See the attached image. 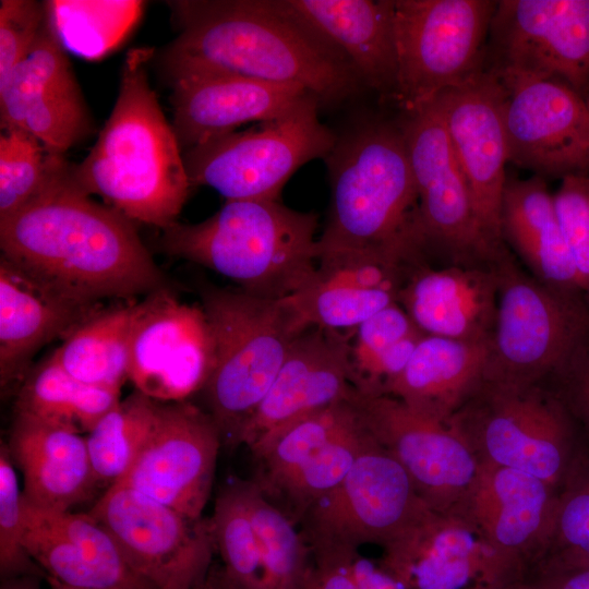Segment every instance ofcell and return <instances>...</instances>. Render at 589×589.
Returning <instances> with one entry per match:
<instances>
[{"mask_svg":"<svg viewBox=\"0 0 589 589\" xmlns=\"http://www.w3.org/2000/svg\"><path fill=\"white\" fill-rule=\"evenodd\" d=\"M418 194L421 251L435 267H493L508 252L478 217L440 112L432 103L400 120Z\"/></svg>","mask_w":589,"mask_h":589,"instance_id":"30bf717a","label":"cell"},{"mask_svg":"<svg viewBox=\"0 0 589 589\" xmlns=\"http://www.w3.org/2000/svg\"><path fill=\"white\" fill-rule=\"evenodd\" d=\"M200 297L214 342L213 369L201 394L223 445L232 449L293 340L309 327L287 298L213 285L201 286Z\"/></svg>","mask_w":589,"mask_h":589,"instance_id":"8992f818","label":"cell"},{"mask_svg":"<svg viewBox=\"0 0 589 589\" xmlns=\"http://www.w3.org/2000/svg\"><path fill=\"white\" fill-rule=\"evenodd\" d=\"M490 342L424 335L383 388L416 411L447 422L484 380Z\"/></svg>","mask_w":589,"mask_h":589,"instance_id":"1f68e13d","label":"cell"},{"mask_svg":"<svg viewBox=\"0 0 589 589\" xmlns=\"http://www.w3.org/2000/svg\"><path fill=\"white\" fill-rule=\"evenodd\" d=\"M223 440L211 414L190 400L160 402L152 433L117 483L200 520L211 497Z\"/></svg>","mask_w":589,"mask_h":589,"instance_id":"ac0fdd59","label":"cell"},{"mask_svg":"<svg viewBox=\"0 0 589 589\" xmlns=\"http://www.w3.org/2000/svg\"><path fill=\"white\" fill-rule=\"evenodd\" d=\"M587 567H589V460L582 455L557 491L548 541L524 580L539 575Z\"/></svg>","mask_w":589,"mask_h":589,"instance_id":"ab89813d","label":"cell"},{"mask_svg":"<svg viewBox=\"0 0 589 589\" xmlns=\"http://www.w3.org/2000/svg\"><path fill=\"white\" fill-rule=\"evenodd\" d=\"M208 519L226 577L237 589H261V552L249 514L244 480H235L219 490Z\"/></svg>","mask_w":589,"mask_h":589,"instance_id":"60d3db41","label":"cell"},{"mask_svg":"<svg viewBox=\"0 0 589 589\" xmlns=\"http://www.w3.org/2000/svg\"><path fill=\"white\" fill-rule=\"evenodd\" d=\"M497 74L560 81L589 97V0H501L489 31Z\"/></svg>","mask_w":589,"mask_h":589,"instance_id":"5bb4252c","label":"cell"},{"mask_svg":"<svg viewBox=\"0 0 589 589\" xmlns=\"http://www.w3.org/2000/svg\"><path fill=\"white\" fill-rule=\"evenodd\" d=\"M302 23L339 49L363 85L395 100L394 0H283Z\"/></svg>","mask_w":589,"mask_h":589,"instance_id":"f1b7e54d","label":"cell"},{"mask_svg":"<svg viewBox=\"0 0 589 589\" xmlns=\"http://www.w3.org/2000/svg\"><path fill=\"white\" fill-rule=\"evenodd\" d=\"M495 74L508 160L540 177L589 175L587 99L556 80Z\"/></svg>","mask_w":589,"mask_h":589,"instance_id":"e0dca14e","label":"cell"},{"mask_svg":"<svg viewBox=\"0 0 589 589\" xmlns=\"http://www.w3.org/2000/svg\"><path fill=\"white\" fill-rule=\"evenodd\" d=\"M7 446L23 476V497L37 507L71 510L99 488L86 437L75 431L13 413Z\"/></svg>","mask_w":589,"mask_h":589,"instance_id":"83f0119b","label":"cell"},{"mask_svg":"<svg viewBox=\"0 0 589 589\" xmlns=\"http://www.w3.org/2000/svg\"><path fill=\"white\" fill-rule=\"evenodd\" d=\"M522 582L529 589H589V567L539 575Z\"/></svg>","mask_w":589,"mask_h":589,"instance_id":"f907efd6","label":"cell"},{"mask_svg":"<svg viewBox=\"0 0 589 589\" xmlns=\"http://www.w3.org/2000/svg\"><path fill=\"white\" fill-rule=\"evenodd\" d=\"M134 303L99 306L52 351L59 365L92 386L120 392L129 380Z\"/></svg>","mask_w":589,"mask_h":589,"instance_id":"d6a6232c","label":"cell"},{"mask_svg":"<svg viewBox=\"0 0 589 589\" xmlns=\"http://www.w3.org/2000/svg\"><path fill=\"white\" fill-rule=\"evenodd\" d=\"M344 332L309 327L292 342L267 394L244 424L239 446L333 404L354 390L351 342Z\"/></svg>","mask_w":589,"mask_h":589,"instance_id":"cb8c5ba5","label":"cell"},{"mask_svg":"<svg viewBox=\"0 0 589 589\" xmlns=\"http://www.w3.org/2000/svg\"><path fill=\"white\" fill-rule=\"evenodd\" d=\"M498 277L493 267L417 266L397 303L425 335L490 342L496 322Z\"/></svg>","mask_w":589,"mask_h":589,"instance_id":"4316f807","label":"cell"},{"mask_svg":"<svg viewBox=\"0 0 589 589\" xmlns=\"http://www.w3.org/2000/svg\"><path fill=\"white\" fill-rule=\"evenodd\" d=\"M38 576L23 575L4 579L0 589H40Z\"/></svg>","mask_w":589,"mask_h":589,"instance_id":"f5cc1de1","label":"cell"},{"mask_svg":"<svg viewBox=\"0 0 589 589\" xmlns=\"http://www.w3.org/2000/svg\"><path fill=\"white\" fill-rule=\"evenodd\" d=\"M309 94L285 113L183 152L192 185H207L226 201L278 200L304 164L326 158L337 136L318 119Z\"/></svg>","mask_w":589,"mask_h":589,"instance_id":"9c48e42d","label":"cell"},{"mask_svg":"<svg viewBox=\"0 0 589 589\" xmlns=\"http://www.w3.org/2000/svg\"><path fill=\"white\" fill-rule=\"evenodd\" d=\"M49 25L62 47L87 59L105 56L142 14V1H46Z\"/></svg>","mask_w":589,"mask_h":589,"instance_id":"74e56055","label":"cell"},{"mask_svg":"<svg viewBox=\"0 0 589 589\" xmlns=\"http://www.w3.org/2000/svg\"><path fill=\"white\" fill-rule=\"evenodd\" d=\"M330 205L316 241L317 265L356 260L426 262L418 194L400 123L363 122L337 137L325 158Z\"/></svg>","mask_w":589,"mask_h":589,"instance_id":"3957f363","label":"cell"},{"mask_svg":"<svg viewBox=\"0 0 589 589\" xmlns=\"http://www.w3.org/2000/svg\"><path fill=\"white\" fill-rule=\"evenodd\" d=\"M169 83L172 128L184 151L235 132L247 122L274 119L311 94L298 85L227 73L187 74Z\"/></svg>","mask_w":589,"mask_h":589,"instance_id":"d4e9b609","label":"cell"},{"mask_svg":"<svg viewBox=\"0 0 589 589\" xmlns=\"http://www.w3.org/2000/svg\"><path fill=\"white\" fill-rule=\"evenodd\" d=\"M244 492L261 552V589H302L311 550L300 529L253 480H244Z\"/></svg>","mask_w":589,"mask_h":589,"instance_id":"8d00e7d4","label":"cell"},{"mask_svg":"<svg viewBox=\"0 0 589 589\" xmlns=\"http://www.w3.org/2000/svg\"><path fill=\"white\" fill-rule=\"evenodd\" d=\"M119 401L120 392L74 378L51 352L25 376L16 390L13 413L87 434Z\"/></svg>","mask_w":589,"mask_h":589,"instance_id":"836d02e7","label":"cell"},{"mask_svg":"<svg viewBox=\"0 0 589 589\" xmlns=\"http://www.w3.org/2000/svg\"><path fill=\"white\" fill-rule=\"evenodd\" d=\"M352 574L358 589H407L380 564L376 566L359 552L352 560Z\"/></svg>","mask_w":589,"mask_h":589,"instance_id":"681fc988","label":"cell"},{"mask_svg":"<svg viewBox=\"0 0 589 589\" xmlns=\"http://www.w3.org/2000/svg\"><path fill=\"white\" fill-rule=\"evenodd\" d=\"M168 4L179 29L159 57L169 81L194 73H227L302 86L320 104L344 100L363 84L345 55L296 17L283 0Z\"/></svg>","mask_w":589,"mask_h":589,"instance_id":"7a4b0ae2","label":"cell"},{"mask_svg":"<svg viewBox=\"0 0 589 589\" xmlns=\"http://www.w3.org/2000/svg\"><path fill=\"white\" fill-rule=\"evenodd\" d=\"M500 224L504 243L524 261L531 276L562 292L584 298L554 195L543 177L506 178Z\"/></svg>","mask_w":589,"mask_h":589,"instance_id":"f546056e","label":"cell"},{"mask_svg":"<svg viewBox=\"0 0 589 589\" xmlns=\"http://www.w3.org/2000/svg\"><path fill=\"white\" fill-rule=\"evenodd\" d=\"M195 589H237L226 577L221 566L209 567L204 578L196 585Z\"/></svg>","mask_w":589,"mask_h":589,"instance_id":"816d5d0a","label":"cell"},{"mask_svg":"<svg viewBox=\"0 0 589 589\" xmlns=\"http://www.w3.org/2000/svg\"><path fill=\"white\" fill-rule=\"evenodd\" d=\"M23 491L7 443L0 445V573L7 579L45 575L23 545Z\"/></svg>","mask_w":589,"mask_h":589,"instance_id":"ee69618b","label":"cell"},{"mask_svg":"<svg viewBox=\"0 0 589 589\" xmlns=\"http://www.w3.org/2000/svg\"><path fill=\"white\" fill-rule=\"evenodd\" d=\"M159 404L135 389L86 434L98 486L108 489L129 472L152 433Z\"/></svg>","mask_w":589,"mask_h":589,"instance_id":"d590c367","label":"cell"},{"mask_svg":"<svg viewBox=\"0 0 589 589\" xmlns=\"http://www.w3.org/2000/svg\"><path fill=\"white\" fill-rule=\"evenodd\" d=\"M495 269L497 314L484 377L543 383L589 342V304L524 272L509 251Z\"/></svg>","mask_w":589,"mask_h":589,"instance_id":"ba28073f","label":"cell"},{"mask_svg":"<svg viewBox=\"0 0 589 589\" xmlns=\"http://www.w3.org/2000/svg\"><path fill=\"white\" fill-rule=\"evenodd\" d=\"M431 510L404 468L370 435L353 467L299 520L311 555L382 548Z\"/></svg>","mask_w":589,"mask_h":589,"instance_id":"7c38bea8","label":"cell"},{"mask_svg":"<svg viewBox=\"0 0 589 589\" xmlns=\"http://www.w3.org/2000/svg\"><path fill=\"white\" fill-rule=\"evenodd\" d=\"M23 516L24 549L46 577L79 589H156L88 513L46 509L23 497Z\"/></svg>","mask_w":589,"mask_h":589,"instance_id":"603a6c76","label":"cell"},{"mask_svg":"<svg viewBox=\"0 0 589 589\" xmlns=\"http://www.w3.org/2000/svg\"><path fill=\"white\" fill-rule=\"evenodd\" d=\"M418 332L421 330L397 302L360 324L351 342L354 387L369 390L381 361L398 342Z\"/></svg>","mask_w":589,"mask_h":589,"instance_id":"7bdbcfd3","label":"cell"},{"mask_svg":"<svg viewBox=\"0 0 589 589\" xmlns=\"http://www.w3.org/2000/svg\"><path fill=\"white\" fill-rule=\"evenodd\" d=\"M383 550L380 565L407 589H476L520 581L456 515L429 510Z\"/></svg>","mask_w":589,"mask_h":589,"instance_id":"44dd1931","label":"cell"},{"mask_svg":"<svg viewBox=\"0 0 589 589\" xmlns=\"http://www.w3.org/2000/svg\"><path fill=\"white\" fill-rule=\"evenodd\" d=\"M553 195L580 290L589 304V175L563 177Z\"/></svg>","mask_w":589,"mask_h":589,"instance_id":"f6af8a7d","label":"cell"},{"mask_svg":"<svg viewBox=\"0 0 589 589\" xmlns=\"http://www.w3.org/2000/svg\"><path fill=\"white\" fill-rule=\"evenodd\" d=\"M0 135V220L39 196L65 169L64 155L47 149L22 130H2Z\"/></svg>","mask_w":589,"mask_h":589,"instance_id":"b9f144b4","label":"cell"},{"mask_svg":"<svg viewBox=\"0 0 589 589\" xmlns=\"http://www.w3.org/2000/svg\"><path fill=\"white\" fill-rule=\"evenodd\" d=\"M351 400L361 425L404 468L424 504L453 515L480 466L466 441L449 423L393 396L354 387Z\"/></svg>","mask_w":589,"mask_h":589,"instance_id":"4fadbf2b","label":"cell"},{"mask_svg":"<svg viewBox=\"0 0 589 589\" xmlns=\"http://www.w3.org/2000/svg\"><path fill=\"white\" fill-rule=\"evenodd\" d=\"M410 267L375 260L317 266L313 283L287 299L308 327L354 332L397 302Z\"/></svg>","mask_w":589,"mask_h":589,"instance_id":"4dcf8cb0","label":"cell"},{"mask_svg":"<svg viewBox=\"0 0 589 589\" xmlns=\"http://www.w3.org/2000/svg\"><path fill=\"white\" fill-rule=\"evenodd\" d=\"M495 7L490 0H394L395 101L404 113L431 105L484 68Z\"/></svg>","mask_w":589,"mask_h":589,"instance_id":"8fae6325","label":"cell"},{"mask_svg":"<svg viewBox=\"0 0 589 589\" xmlns=\"http://www.w3.org/2000/svg\"><path fill=\"white\" fill-rule=\"evenodd\" d=\"M153 56L148 47L129 50L111 113L71 172L80 189L101 196L133 223L165 229L177 223L193 185L172 124L148 82Z\"/></svg>","mask_w":589,"mask_h":589,"instance_id":"277c9868","label":"cell"},{"mask_svg":"<svg viewBox=\"0 0 589 589\" xmlns=\"http://www.w3.org/2000/svg\"><path fill=\"white\" fill-rule=\"evenodd\" d=\"M0 125L29 133L58 155L94 133L71 62L47 19L28 55L0 85Z\"/></svg>","mask_w":589,"mask_h":589,"instance_id":"d6986e66","label":"cell"},{"mask_svg":"<svg viewBox=\"0 0 589 589\" xmlns=\"http://www.w3.org/2000/svg\"><path fill=\"white\" fill-rule=\"evenodd\" d=\"M72 165L26 206L0 220L1 256L76 300L147 296L171 287L133 221L94 201Z\"/></svg>","mask_w":589,"mask_h":589,"instance_id":"6da1fadb","label":"cell"},{"mask_svg":"<svg viewBox=\"0 0 589 589\" xmlns=\"http://www.w3.org/2000/svg\"><path fill=\"white\" fill-rule=\"evenodd\" d=\"M357 423L350 396L266 432L248 447L259 464L257 476L252 480L262 491L268 490Z\"/></svg>","mask_w":589,"mask_h":589,"instance_id":"e575fe53","label":"cell"},{"mask_svg":"<svg viewBox=\"0 0 589 589\" xmlns=\"http://www.w3.org/2000/svg\"><path fill=\"white\" fill-rule=\"evenodd\" d=\"M476 589H529L522 581L501 585V586H493V587H481Z\"/></svg>","mask_w":589,"mask_h":589,"instance_id":"11a10c76","label":"cell"},{"mask_svg":"<svg viewBox=\"0 0 589 589\" xmlns=\"http://www.w3.org/2000/svg\"><path fill=\"white\" fill-rule=\"evenodd\" d=\"M317 216L278 200H236L195 224L161 229L158 249L207 267L238 288L285 299L308 287L317 274Z\"/></svg>","mask_w":589,"mask_h":589,"instance_id":"5b68a950","label":"cell"},{"mask_svg":"<svg viewBox=\"0 0 589 589\" xmlns=\"http://www.w3.org/2000/svg\"><path fill=\"white\" fill-rule=\"evenodd\" d=\"M557 490L512 468L480 464L453 514L469 522L522 581L549 538Z\"/></svg>","mask_w":589,"mask_h":589,"instance_id":"7402d4cb","label":"cell"},{"mask_svg":"<svg viewBox=\"0 0 589 589\" xmlns=\"http://www.w3.org/2000/svg\"><path fill=\"white\" fill-rule=\"evenodd\" d=\"M100 304L62 293L0 257V386L19 389L35 354Z\"/></svg>","mask_w":589,"mask_h":589,"instance_id":"484cf974","label":"cell"},{"mask_svg":"<svg viewBox=\"0 0 589 589\" xmlns=\"http://www.w3.org/2000/svg\"><path fill=\"white\" fill-rule=\"evenodd\" d=\"M587 103H588V105H589V97L587 98Z\"/></svg>","mask_w":589,"mask_h":589,"instance_id":"9f6ffc18","label":"cell"},{"mask_svg":"<svg viewBox=\"0 0 589 589\" xmlns=\"http://www.w3.org/2000/svg\"><path fill=\"white\" fill-rule=\"evenodd\" d=\"M358 552L311 555L302 589H358L352 574Z\"/></svg>","mask_w":589,"mask_h":589,"instance_id":"c3c4849f","label":"cell"},{"mask_svg":"<svg viewBox=\"0 0 589 589\" xmlns=\"http://www.w3.org/2000/svg\"><path fill=\"white\" fill-rule=\"evenodd\" d=\"M205 575L185 574L176 577L159 589H195Z\"/></svg>","mask_w":589,"mask_h":589,"instance_id":"db71d44e","label":"cell"},{"mask_svg":"<svg viewBox=\"0 0 589 589\" xmlns=\"http://www.w3.org/2000/svg\"><path fill=\"white\" fill-rule=\"evenodd\" d=\"M131 568L154 588L185 574L205 575L215 552L209 519L192 520L124 484L105 490L88 512Z\"/></svg>","mask_w":589,"mask_h":589,"instance_id":"2e32d148","label":"cell"},{"mask_svg":"<svg viewBox=\"0 0 589 589\" xmlns=\"http://www.w3.org/2000/svg\"><path fill=\"white\" fill-rule=\"evenodd\" d=\"M46 19L45 3L35 0L0 1V85L28 55Z\"/></svg>","mask_w":589,"mask_h":589,"instance_id":"bcb514c9","label":"cell"},{"mask_svg":"<svg viewBox=\"0 0 589 589\" xmlns=\"http://www.w3.org/2000/svg\"><path fill=\"white\" fill-rule=\"evenodd\" d=\"M447 423L479 464L530 473L557 491L582 457L576 426L545 383L484 377Z\"/></svg>","mask_w":589,"mask_h":589,"instance_id":"52a82bcc","label":"cell"},{"mask_svg":"<svg viewBox=\"0 0 589 589\" xmlns=\"http://www.w3.org/2000/svg\"><path fill=\"white\" fill-rule=\"evenodd\" d=\"M545 383L567 409L589 460V342L551 375Z\"/></svg>","mask_w":589,"mask_h":589,"instance_id":"7dc6e473","label":"cell"},{"mask_svg":"<svg viewBox=\"0 0 589 589\" xmlns=\"http://www.w3.org/2000/svg\"><path fill=\"white\" fill-rule=\"evenodd\" d=\"M214 364V342L201 304L181 301L171 287L134 303L129 381L159 402L201 393Z\"/></svg>","mask_w":589,"mask_h":589,"instance_id":"9a60e30c","label":"cell"},{"mask_svg":"<svg viewBox=\"0 0 589 589\" xmlns=\"http://www.w3.org/2000/svg\"><path fill=\"white\" fill-rule=\"evenodd\" d=\"M370 440L358 423L290 471L276 484L262 491L269 500L277 496L280 507L297 525L305 512L338 486L353 467Z\"/></svg>","mask_w":589,"mask_h":589,"instance_id":"f35d334b","label":"cell"},{"mask_svg":"<svg viewBox=\"0 0 589 589\" xmlns=\"http://www.w3.org/2000/svg\"><path fill=\"white\" fill-rule=\"evenodd\" d=\"M501 81L485 67L433 101L481 225L498 242H504L500 216L509 161Z\"/></svg>","mask_w":589,"mask_h":589,"instance_id":"ffe728a7","label":"cell"}]
</instances>
